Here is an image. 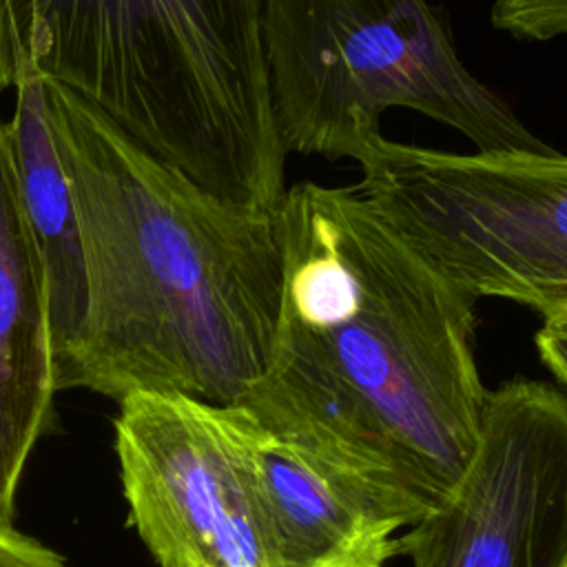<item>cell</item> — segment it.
Returning a JSON list of instances; mask_svg holds the SVG:
<instances>
[{
  "instance_id": "obj_3",
  "label": "cell",
  "mask_w": 567,
  "mask_h": 567,
  "mask_svg": "<svg viewBox=\"0 0 567 567\" xmlns=\"http://www.w3.org/2000/svg\"><path fill=\"white\" fill-rule=\"evenodd\" d=\"M22 69L213 195L277 210L264 0H0V89Z\"/></svg>"
},
{
  "instance_id": "obj_6",
  "label": "cell",
  "mask_w": 567,
  "mask_h": 567,
  "mask_svg": "<svg viewBox=\"0 0 567 567\" xmlns=\"http://www.w3.org/2000/svg\"><path fill=\"white\" fill-rule=\"evenodd\" d=\"M115 452L131 525L159 567H275L239 405L131 394Z\"/></svg>"
},
{
  "instance_id": "obj_7",
  "label": "cell",
  "mask_w": 567,
  "mask_h": 567,
  "mask_svg": "<svg viewBox=\"0 0 567 567\" xmlns=\"http://www.w3.org/2000/svg\"><path fill=\"white\" fill-rule=\"evenodd\" d=\"M412 567H567V394L512 379L487 392L456 487L399 536Z\"/></svg>"
},
{
  "instance_id": "obj_4",
  "label": "cell",
  "mask_w": 567,
  "mask_h": 567,
  "mask_svg": "<svg viewBox=\"0 0 567 567\" xmlns=\"http://www.w3.org/2000/svg\"><path fill=\"white\" fill-rule=\"evenodd\" d=\"M264 51L286 153L357 159L394 106L481 153L554 151L470 73L427 0H264Z\"/></svg>"
},
{
  "instance_id": "obj_5",
  "label": "cell",
  "mask_w": 567,
  "mask_h": 567,
  "mask_svg": "<svg viewBox=\"0 0 567 567\" xmlns=\"http://www.w3.org/2000/svg\"><path fill=\"white\" fill-rule=\"evenodd\" d=\"M361 195L421 257L472 297L567 317V155L361 148Z\"/></svg>"
},
{
  "instance_id": "obj_8",
  "label": "cell",
  "mask_w": 567,
  "mask_h": 567,
  "mask_svg": "<svg viewBox=\"0 0 567 567\" xmlns=\"http://www.w3.org/2000/svg\"><path fill=\"white\" fill-rule=\"evenodd\" d=\"M53 352L44 264L0 122V523H11L24 465L53 414Z\"/></svg>"
},
{
  "instance_id": "obj_2",
  "label": "cell",
  "mask_w": 567,
  "mask_h": 567,
  "mask_svg": "<svg viewBox=\"0 0 567 567\" xmlns=\"http://www.w3.org/2000/svg\"><path fill=\"white\" fill-rule=\"evenodd\" d=\"M86 266V308L53 352L55 390L237 405L270 359L281 250L272 213L226 202L42 80Z\"/></svg>"
},
{
  "instance_id": "obj_13",
  "label": "cell",
  "mask_w": 567,
  "mask_h": 567,
  "mask_svg": "<svg viewBox=\"0 0 567 567\" xmlns=\"http://www.w3.org/2000/svg\"><path fill=\"white\" fill-rule=\"evenodd\" d=\"M536 348L547 370L567 390V317L543 321L536 332Z\"/></svg>"
},
{
  "instance_id": "obj_1",
  "label": "cell",
  "mask_w": 567,
  "mask_h": 567,
  "mask_svg": "<svg viewBox=\"0 0 567 567\" xmlns=\"http://www.w3.org/2000/svg\"><path fill=\"white\" fill-rule=\"evenodd\" d=\"M279 321L237 403L272 439L403 529L456 487L487 392L476 297L421 257L361 190L301 182L272 213Z\"/></svg>"
},
{
  "instance_id": "obj_10",
  "label": "cell",
  "mask_w": 567,
  "mask_h": 567,
  "mask_svg": "<svg viewBox=\"0 0 567 567\" xmlns=\"http://www.w3.org/2000/svg\"><path fill=\"white\" fill-rule=\"evenodd\" d=\"M16 91V111L7 124L27 215L44 264L51 352H58L86 308L84 250L71 188L44 117L42 78L33 69H22Z\"/></svg>"
},
{
  "instance_id": "obj_11",
  "label": "cell",
  "mask_w": 567,
  "mask_h": 567,
  "mask_svg": "<svg viewBox=\"0 0 567 567\" xmlns=\"http://www.w3.org/2000/svg\"><path fill=\"white\" fill-rule=\"evenodd\" d=\"M492 24L518 40L567 33V0H492Z\"/></svg>"
},
{
  "instance_id": "obj_9",
  "label": "cell",
  "mask_w": 567,
  "mask_h": 567,
  "mask_svg": "<svg viewBox=\"0 0 567 567\" xmlns=\"http://www.w3.org/2000/svg\"><path fill=\"white\" fill-rule=\"evenodd\" d=\"M246 450L275 567H385L399 556V523L330 481L248 414Z\"/></svg>"
},
{
  "instance_id": "obj_12",
  "label": "cell",
  "mask_w": 567,
  "mask_h": 567,
  "mask_svg": "<svg viewBox=\"0 0 567 567\" xmlns=\"http://www.w3.org/2000/svg\"><path fill=\"white\" fill-rule=\"evenodd\" d=\"M0 567H69L60 554L40 540L0 523Z\"/></svg>"
}]
</instances>
